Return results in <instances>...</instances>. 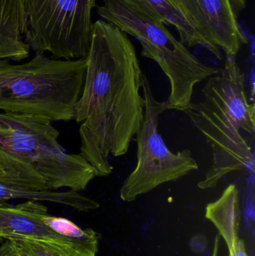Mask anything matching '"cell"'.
<instances>
[{
  "label": "cell",
  "instance_id": "1",
  "mask_svg": "<svg viewBox=\"0 0 255 256\" xmlns=\"http://www.w3.org/2000/svg\"><path fill=\"white\" fill-rule=\"evenodd\" d=\"M86 61L83 88L75 108L79 154L97 177H106L113 171L109 155L126 154L143 122V73L127 34L103 20L94 22Z\"/></svg>",
  "mask_w": 255,
  "mask_h": 256
},
{
  "label": "cell",
  "instance_id": "2",
  "mask_svg": "<svg viewBox=\"0 0 255 256\" xmlns=\"http://www.w3.org/2000/svg\"><path fill=\"white\" fill-rule=\"evenodd\" d=\"M202 92V100L192 102L184 112L212 150L211 166L198 184L208 190L229 174L253 168L255 106L249 102L236 57L227 56L224 68L208 78Z\"/></svg>",
  "mask_w": 255,
  "mask_h": 256
},
{
  "label": "cell",
  "instance_id": "3",
  "mask_svg": "<svg viewBox=\"0 0 255 256\" xmlns=\"http://www.w3.org/2000/svg\"><path fill=\"white\" fill-rule=\"evenodd\" d=\"M0 170L37 188L78 192L97 177L80 154L64 150L52 122L1 111Z\"/></svg>",
  "mask_w": 255,
  "mask_h": 256
},
{
  "label": "cell",
  "instance_id": "4",
  "mask_svg": "<svg viewBox=\"0 0 255 256\" xmlns=\"http://www.w3.org/2000/svg\"><path fill=\"white\" fill-rule=\"evenodd\" d=\"M86 56L76 60L35 55L22 63L0 60V111L52 122L74 120Z\"/></svg>",
  "mask_w": 255,
  "mask_h": 256
},
{
  "label": "cell",
  "instance_id": "5",
  "mask_svg": "<svg viewBox=\"0 0 255 256\" xmlns=\"http://www.w3.org/2000/svg\"><path fill=\"white\" fill-rule=\"evenodd\" d=\"M97 13L103 20L136 38L143 56L157 63L170 82L167 110L185 112L192 104L194 87L221 68L207 66L193 55L165 24L133 9L121 0H103Z\"/></svg>",
  "mask_w": 255,
  "mask_h": 256
},
{
  "label": "cell",
  "instance_id": "6",
  "mask_svg": "<svg viewBox=\"0 0 255 256\" xmlns=\"http://www.w3.org/2000/svg\"><path fill=\"white\" fill-rule=\"evenodd\" d=\"M24 40L35 55L59 60L85 58L92 34L96 0H22Z\"/></svg>",
  "mask_w": 255,
  "mask_h": 256
},
{
  "label": "cell",
  "instance_id": "7",
  "mask_svg": "<svg viewBox=\"0 0 255 256\" xmlns=\"http://www.w3.org/2000/svg\"><path fill=\"white\" fill-rule=\"evenodd\" d=\"M142 79L145 114L136 135L137 162L119 192L120 198L126 202L135 201L163 184L175 182L199 170L189 149L174 153L166 146L158 130L160 115L167 110L166 103L155 98L149 80L144 74Z\"/></svg>",
  "mask_w": 255,
  "mask_h": 256
},
{
  "label": "cell",
  "instance_id": "8",
  "mask_svg": "<svg viewBox=\"0 0 255 256\" xmlns=\"http://www.w3.org/2000/svg\"><path fill=\"white\" fill-rule=\"evenodd\" d=\"M183 4L217 58L221 60V50L227 56L236 57L248 44L231 0H183Z\"/></svg>",
  "mask_w": 255,
  "mask_h": 256
},
{
  "label": "cell",
  "instance_id": "9",
  "mask_svg": "<svg viewBox=\"0 0 255 256\" xmlns=\"http://www.w3.org/2000/svg\"><path fill=\"white\" fill-rule=\"evenodd\" d=\"M48 214V208L43 202L34 200H25L14 206H0V240L30 239L70 243L82 239L64 237L52 231L43 220Z\"/></svg>",
  "mask_w": 255,
  "mask_h": 256
},
{
  "label": "cell",
  "instance_id": "10",
  "mask_svg": "<svg viewBox=\"0 0 255 256\" xmlns=\"http://www.w3.org/2000/svg\"><path fill=\"white\" fill-rule=\"evenodd\" d=\"M13 200L50 202L80 212H88L100 207L98 202L76 191L52 190L37 188L0 170V206Z\"/></svg>",
  "mask_w": 255,
  "mask_h": 256
},
{
  "label": "cell",
  "instance_id": "11",
  "mask_svg": "<svg viewBox=\"0 0 255 256\" xmlns=\"http://www.w3.org/2000/svg\"><path fill=\"white\" fill-rule=\"evenodd\" d=\"M25 31L22 0H0V60L20 62L29 56Z\"/></svg>",
  "mask_w": 255,
  "mask_h": 256
},
{
  "label": "cell",
  "instance_id": "12",
  "mask_svg": "<svg viewBox=\"0 0 255 256\" xmlns=\"http://www.w3.org/2000/svg\"><path fill=\"white\" fill-rule=\"evenodd\" d=\"M135 10L155 20L173 26L181 42L187 46H202L210 51L209 45L195 26L184 16L173 0H121Z\"/></svg>",
  "mask_w": 255,
  "mask_h": 256
},
{
  "label": "cell",
  "instance_id": "13",
  "mask_svg": "<svg viewBox=\"0 0 255 256\" xmlns=\"http://www.w3.org/2000/svg\"><path fill=\"white\" fill-rule=\"evenodd\" d=\"M241 204L239 190L235 184H230L223 191L217 201L206 206L205 218L209 220L224 239L229 251L233 255L241 224Z\"/></svg>",
  "mask_w": 255,
  "mask_h": 256
},
{
  "label": "cell",
  "instance_id": "14",
  "mask_svg": "<svg viewBox=\"0 0 255 256\" xmlns=\"http://www.w3.org/2000/svg\"><path fill=\"white\" fill-rule=\"evenodd\" d=\"M100 236L92 230L75 242L48 240H18L22 256H97Z\"/></svg>",
  "mask_w": 255,
  "mask_h": 256
},
{
  "label": "cell",
  "instance_id": "15",
  "mask_svg": "<svg viewBox=\"0 0 255 256\" xmlns=\"http://www.w3.org/2000/svg\"><path fill=\"white\" fill-rule=\"evenodd\" d=\"M43 220L52 231L70 238H82L88 236L92 230L91 228L82 230L70 220L51 216L49 214L43 216Z\"/></svg>",
  "mask_w": 255,
  "mask_h": 256
},
{
  "label": "cell",
  "instance_id": "16",
  "mask_svg": "<svg viewBox=\"0 0 255 256\" xmlns=\"http://www.w3.org/2000/svg\"><path fill=\"white\" fill-rule=\"evenodd\" d=\"M0 256H22L20 246L16 240H4L0 246Z\"/></svg>",
  "mask_w": 255,
  "mask_h": 256
},
{
  "label": "cell",
  "instance_id": "17",
  "mask_svg": "<svg viewBox=\"0 0 255 256\" xmlns=\"http://www.w3.org/2000/svg\"><path fill=\"white\" fill-rule=\"evenodd\" d=\"M232 256H248L246 250L245 243L242 239L239 238L237 240L235 251Z\"/></svg>",
  "mask_w": 255,
  "mask_h": 256
},
{
  "label": "cell",
  "instance_id": "18",
  "mask_svg": "<svg viewBox=\"0 0 255 256\" xmlns=\"http://www.w3.org/2000/svg\"><path fill=\"white\" fill-rule=\"evenodd\" d=\"M231 2L236 12H241L245 8L247 0H231Z\"/></svg>",
  "mask_w": 255,
  "mask_h": 256
},
{
  "label": "cell",
  "instance_id": "19",
  "mask_svg": "<svg viewBox=\"0 0 255 256\" xmlns=\"http://www.w3.org/2000/svg\"><path fill=\"white\" fill-rule=\"evenodd\" d=\"M173 2L175 3V4H177V6L179 8L180 10H181V12H182V13L184 14V16H185L186 18H187V19H188L189 20H190V22H191L192 24L195 26V24H193V21H192L191 18H190V15L188 14L187 10H186V9L184 8V4H183V0H173ZM195 27H196V26H195ZM196 30H197V28H196Z\"/></svg>",
  "mask_w": 255,
  "mask_h": 256
},
{
  "label": "cell",
  "instance_id": "20",
  "mask_svg": "<svg viewBox=\"0 0 255 256\" xmlns=\"http://www.w3.org/2000/svg\"><path fill=\"white\" fill-rule=\"evenodd\" d=\"M220 239L218 236H217L215 240V244H214V252H213L212 256H218L219 251H220Z\"/></svg>",
  "mask_w": 255,
  "mask_h": 256
}]
</instances>
